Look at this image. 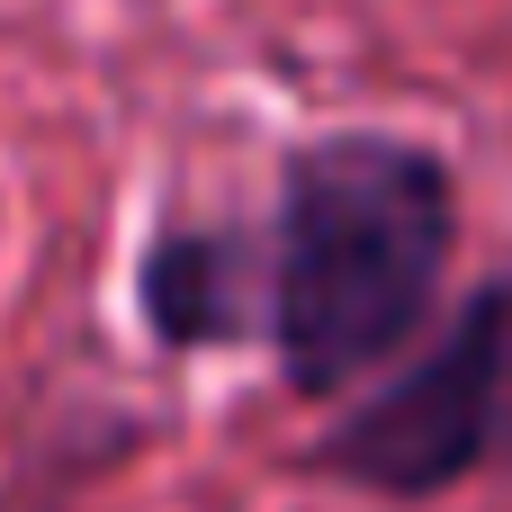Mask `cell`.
Wrapping results in <instances>:
<instances>
[{
	"mask_svg": "<svg viewBox=\"0 0 512 512\" xmlns=\"http://www.w3.org/2000/svg\"><path fill=\"white\" fill-rule=\"evenodd\" d=\"M450 252V180L387 135L315 144L288 171L279 225V351L306 396L351 387L432 297Z\"/></svg>",
	"mask_w": 512,
	"mask_h": 512,
	"instance_id": "6da1fadb",
	"label": "cell"
},
{
	"mask_svg": "<svg viewBox=\"0 0 512 512\" xmlns=\"http://www.w3.org/2000/svg\"><path fill=\"white\" fill-rule=\"evenodd\" d=\"M504 396H512V288H486L459 315V333L324 450V468H342L360 486H396V495L450 486L495 441Z\"/></svg>",
	"mask_w": 512,
	"mask_h": 512,
	"instance_id": "7a4b0ae2",
	"label": "cell"
}]
</instances>
